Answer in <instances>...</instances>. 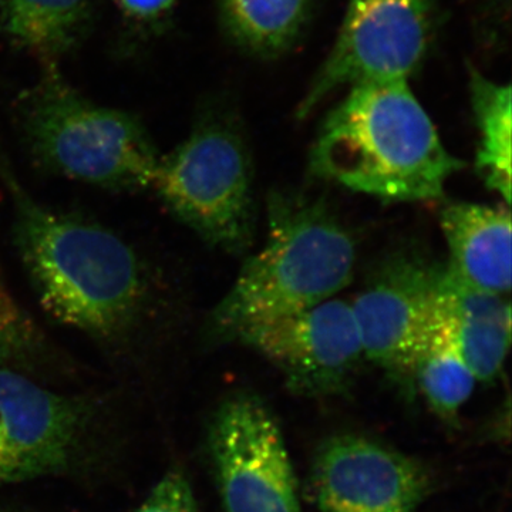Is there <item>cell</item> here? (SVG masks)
<instances>
[{"label": "cell", "mask_w": 512, "mask_h": 512, "mask_svg": "<svg viewBox=\"0 0 512 512\" xmlns=\"http://www.w3.org/2000/svg\"><path fill=\"white\" fill-rule=\"evenodd\" d=\"M36 342V336L20 332L0 319V367H8V363L25 356Z\"/></svg>", "instance_id": "obj_19"}, {"label": "cell", "mask_w": 512, "mask_h": 512, "mask_svg": "<svg viewBox=\"0 0 512 512\" xmlns=\"http://www.w3.org/2000/svg\"><path fill=\"white\" fill-rule=\"evenodd\" d=\"M436 301L458 352L478 382L501 375L511 345V305L507 296L478 291L437 272Z\"/></svg>", "instance_id": "obj_13"}, {"label": "cell", "mask_w": 512, "mask_h": 512, "mask_svg": "<svg viewBox=\"0 0 512 512\" xmlns=\"http://www.w3.org/2000/svg\"><path fill=\"white\" fill-rule=\"evenodd\" d=\"M319 512H416L430 491L413 458L365 437L339 436L313 466Z\"/></svg>", "instance_id": "obj_11"}, {"label": "cell", "mask_w": 512, "mask_h": 512, "mask_svg": "<svg viewBox=\"0 0 512 512\" xmlns=\"http://www.w3.org/2000/svg\"><path fill=\"white\" fill-rule=\"evenodd\" d=\"M217 5L229 42L249 56L272 60L305 35L316 0H217Z\"/></svg>", "instance_id": "obj_15"}, {"label": "cell", "mask_w": 512, "mask_h": 512, "mask_svg": "<svg viewBox=\"0 0 512 512\" xmlns=\"http://www.w3.org/2000/svg\"><path fill=\"white\" fill-rule=\"evenodd\" d=\"M16 121L30 158L47 173L110 191L153 188L160 154L140 117L87 99L59 64H42L16 101Z\"/></svg>", "instance_id": "obj_4"}, {"label": "cell", "mask_w": 512, "mask_h": 512, "mask_svg": "<svg viewBox=\"0 0 512 512\" xmlns=\"http://www.w3.org/2000/svg\"><path fill=\"white\" fill-rule=\"evenodd\" d=\"M127 19L138 23L156 22L170 13L178 0H114Z\"/></svg>", "instance_id": "obj_20"}, {"label": "cell", "mask_w": 512, "mask_h": 512, "mask_svg": "<svg viewBox=\"0 0 512 512\" xmlns=\"http://www.w3.org/2000/svg\"><path fill=\"white\" fill-rule=\"evenodd\" d=\"M93 404L0 367V485L67 470L86 439Z\"/></svg>", "instance_id": "obj_9"}, {"label": "cell", "mask_w": 512, "mask_h": 512, "mask_svg": "<svg viewBox=\"0 0 512 512\" xmlns=\"http://www.w3.org/2000/svg\"><path fill=\"white\" fill-rule=\"evenodd\" d=\"M439 0H349L332 49L296 109L298 119L340 89L409 82L429 56Z\"/></svg>", "instance_id": "obj_6"}, {"label": "cell", "mask_w": 512, "mask_h": 512, "mask_svg": "<svg viewBox=\"0 0 512 512\" xmlns=\"http://www.w3.org/2000/svg\"><path fill=\"white\" fill-rule=\"evenodd\" d=\"M468 90L478 130L477 173L511 204V86L468 67Z\"/></svg>", "instance_id": "obj_16"}, {"label": "cell", "mask_w": 512, "mask_h": 512, "mask_svg": "<svg viewBox=\"0 0 512 512\" xmlns=\"http://www.w3.org/2000/svg\"><path fill=\"white\" fill-rule=\"evenodd\" d=\"M208 444L225 512H302L284 437L261 399L225 400Z\"/></svg>", "instance_id": "obj_7"}, {"label": "cell", "mask_w": 512, "mask_h": 512, "mask_svg": "<svg viewBox=\"0 0 512 512\" xmlns=\"http://www.w3.org/2000/svg\"><path fill=\"white\" fill-rule=\"evenodd\" d=\"M440 227L448 247L446 269L478 291H511L512 227L505 207L453 201L441 208Z\"/></svg>", "instance_id": "obj_12"}, {"label": "cell", "mask_w": 512, "mask_h": 512, "mask_svg": "<svg viewBox=\"0 0 512 512\" xmlns=\"http://www.w3.org/2000/svg\"><path fill=\"white\" fill-rule=\"evenodd\" d=\"M440 265L410 251L386 256L350 303L363 356L399 382H413L426 345Z\"/></svg>", "instance_id": "obj_8"}, {"label": "cell", "mask_w": 512, "mask_h": 512, "mask_svg": "<svg viewBox=\"0 0 512 512\" xmlns=\"http://www.w3.org/2000/svg\"><path fill=\"white\" fill-rule=\"evenodd\" d=\"M266 221L265 244L208 316L211 342H237L259 323L336 298L352 281L355 239L322 198L272 192Z\"/></svg>", "instance_id": "obj_3"}, {"label": "cell", "mask_w": 512, "mask_h": 512, "mask_svg": "<svg viewBox=\"0 0 512 512\" xmlns=\"http://www.w3.org/2000/svg\"><path fill=\"white\" fill-rule=\"evenodd\" d=\"M134 512H198L190 481L181 470H170Z\"/></svg>", "instance_id": "obj_18"}, {"label": "cell", "mask_w": 512, "mask_h": 512, "mask_svg": "<svg viewBox=\"0 0 512 512\" xmlns=\"http://www.w3.org/2000/svg\"><path fill=\"white\" fill-rule=\"evenodd\" d=\"M92 0H0V30L42 64H59L92 28Z\"/></svg>", "instance_id": "obj_14"}, {"label": "cell", "mask_w": 512, "mask_h": 512, "mask_svg": "<svg viewBox=\"0 0 512 512\" xmlns=\"http://www.w3.org/2000/svg\"><path fill=\"white\" fill-rule=\"evenodd\" d=\"M254 163L227 107H207L190 134L160 157L153 188L167 210L211 247L247 255L256 232Z\"/></svg>", "instance_id": "obj_5"}, {"label": "cell", "mask_w": 512, "mask_h": 512, "mask_svg": "<svg viewBox=\"0 0 512 512\" xmlns=\"http://www.w3.org/2000/svg\"><path fill=\"white\" fill-rule=\"evenodd\" d=\"M0 319L5 320L6 323L20 330V332L36 336L32 322L20 311L19 306L13 301L2 281H0Z\"/></svg>", "instance_id": "obj_21"}, {"label": "cell", "mask_w": 512, "mask_h": 512, "mask_svg": "<svg viewBox=\"0 0 512 512\" xmlns=\"http://www.w3.org/2000/svg\"><path fill=\"white\" fill-rule=\"evenodd\" d=\"M237 342L261 353L291 389L308 396L342 392L365 359L350 303L339 298L259 323Z\"/></svg>", "instance_id": "obj_10"}, {"label": "cell", "mask_w": 512, "mask_h": 512, "mask_svg": "<svg viewBox=\"0 0 512 512\" xmlns=\"http://www.w3.org/2000/svg\"><path fill=\"white\" fill-rule=\"evenodd\" d=\"M413 382L420 387L430 409L448 421L456 419L476 386V377L458 352L437 301L426 345L414 367Z\"/></svg>", "instance_id": "obj_17"}, {"label": "cell", "mask_w": 512, "mask_h": 512, "mask_svg": "<svg viewBox=\"0 0 512 512\" xmlns=\"http://www.w3.org/2000/svg\"><path fill=\"white\" fill-rule=\"evenodd\" d=\"M0 181L13 204V242L43 309L103 345L136 338L153 303L137 252L110 229L37 202L2 150Z\"/></svg>", "instance_id": "obj_1"}, {"label": "cell", "mask_w": 512, "mask_h": 512, "mask_svg": "<svg viewBox=\"0 0 512 512\" xmlns=\"http://www.w3.org/2000/svg\"><path fill=\"white\" fill-rule=\"evenodd\" d=\"M463 167L409 82L350 87L309 153L316 178L387 202L439 200Z\"/></svg>", "instance_id": "obj_2"}]
</instances>
